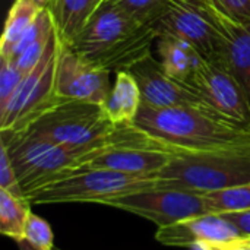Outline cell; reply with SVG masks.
<instances>
[{"mask_svg":"<svg viewBox=\"0 0 250 250\" xmlns=\"http://www.w3.org/2000/svg\"><path fill=\"white\" fill-rule=\"evenodd\" d=\"M133 125L179 152L250 154V127L230 122L209 108L141 105Z\"/></svg>","mask_w":250,"mask_h":250,"instance_id":"obj_1","label":"cell"},{"mask_svg":"<svg viewBox=\"0 0 250 250\" xmlns=\"http://www.w3.org/2000/svg\"><path fill=\"white\" fill-rule=\"evenodd\" d=\"M155 40L158 37L151 23L141 22L119 6L104 1L67 45L86 62L117 73L129 70L152 54Z\"/></svg>","mask_w":250,"mask_h":250,"instance_id":"obj_2","label":"cell"},{"mask_svg":"<svg viewBox=\"0 0 250 250\" xmlns=\"http://www.w3.org/2000/svg\"><path fill=\"white\" fill-rule=\"evenodd\" d=\"M0 142L7 149L23 195L70 174L105 149L63 146L31 130L0 132Z\"/></svg>","mask_w":250,"mask_h":250,"instance_id":"obj_3","label":"cell"},{"mask_svg":"<svg viewBox=\"0 0 250 250\" xmlns=\"http://www.w3.org/2000/svg\"><path fill=\"white\" fill-rule=\"evenodd\" d=\"M160 189L205 195L250 183V154L179 152L155 176Z\"/></svg>","mask_w":250,"mask_h":250,"instance_id":"obj_4","label":"cell"},{"mask_svg":"<svg viewBox=\"0 0 250 250\" xmlns=\"http://www.w3.org/2000/svg\"><path fill=\"white\" fill-rule=\"evenodd\" d=\"M116 127L103 105L59 98L26 130L69 148H110Z\"/></svg>","mask_w":250,"mask_h":250,"instance_id":"obj_5","label":"cell"},{"mask_svg":"<svg viewBox=\"0 0 250 250\" xmlns=\"http://www.w3.org/2000/svg\"><path fill=\"white\" fill-rule=\"evenodd\" d=\"M155 186L157 179L152 176L126 174L104 168H83L53 180L29 192L25 198L31 202V205H98L104 199Z\"/></svg>","mask_w":250,"mask_h":250,"instance_id":"obj_6","label":"cell"},{"mask_svg":"<svg viewBox=\"0 0 250 250\" xmlns=\"http://www.w3.org/2000/svg\"><path fill=\"white\" fill-rule=\"evenodd\" d=\"M59 47L60 38L54 32L44 57L25 75L7 105L0 110V132H25L59 100L56 95Z\"/></svg>","mask_w":250,"mask_h":250,"instance_id":"obj_7","label":"cell"},{"mask_svg":"<svg viewBox=\"0 0 250 250\" xmlns=\"http://www.w3.org/2000/svg\"><path fill=\"white\" fill-rule=\"evenodd\" d=\"M98 205L135 214L152 221L158 229L190 217L209 214L202 195L179 189L149 188L104 199Z\"/></svg>","mask_w":250,"mask_h":250,"instance_id":"obj_8","label":"cell"},{"mask_svg":"<svg viewBox=\"0 0 250 250\" xmlns=\"http://www.w3.org/2000/svg\"><path fill=\"white\" fill-rule=\"evenodd\" d=\"M158 38L177 37L190 42L207 60L218 51V26L208 0H168L152 22Z\"/></svg>","mask_w":250,"mask_h":250,"instance_id":"obj_9","label":"cell"},{"mask_svg":"<svg viewBox=\"0 0 250 250\" xmlns=\"http://www.w3.org/2000/svg\"><path fill=\"white\" fill-rule=\"evenodd\" d=\"M214 113L250 127V101L237 79L223 66L204 59L186 82Z\"/></svg>","mask_w":250,"mask_h":250,"instance_id":"obj_10","label":"cell"},{"mask_svg":"<svg viewBox=\"0 0 250 250\" xmlns=\"http://www.w3.org/2000/svg\"><path fill=\"white\" fill-rule=\"evenodd\" d=\"M110 73L82 59L60 40L56 63V95L59 98L103 105L113 86Z\"/></svg>","mask_w":250,"mask_h":250,"instance_id":"obj_11","label":"cell"},{"mask_svg":"<svg viewBox=\"0 0 250 250\" xmlns=\"http://www.w3.org/2000/svg\"><path fill=\"white\" fill-rule=\"evenodd\" d=\"M127 72H130L138 82L142 105L152 108L183 105L208 108L188 83H183L167 75L161 62L154 59L152 54L133 64Z\"/></svg>","mask_w":250,"mask_h":250,"instance_id":"obj_12","label":"cell"},{"mask_svg":"<svg viewBox=\"0 0 250 250\" xmlns=\"http://www.w3.org/2000/svg\"><path fill=\"white\" fill-rule=\"evenodd\" d=\"M211 7L218 26V51L212 62L237 79L250 101V22L234 21Z\"/></svg>","mask_w":250,"mask_h":250,"instance_id":"obj_13","label":"cell"},{"mask_svg":"<svg viewBox=\"0 0 250 250\" xmlns=\"http://www.w3.org/2000/svg\"><path fill=\"white\" fill-rule=\"evenodd\" d=\"M245 236L240 229L221 214H204L161 227L155 240L164 246L189 248L195 243L230 242Z\"/></svg>","mask_w":250,"mask_h":250,"instance_id":"obj_14","label":"cell"},{"mask_svg":"<svg viewBox=\"0 0 250 250\" xmlns=\"http://www.w3.org/2000/svg\"><path fill=\"white\" fill-rule=\"evenodd\" d=\"M177 154L179 152L146 146H110L76 170L104 168L126 174L155 177Z\"/></svg>","mask_w":250,"mask_h":250,"instance_id":"obj_15","label":"cell"},{"mask_svg":"<svg viewBox=\"0 0 250 250\" xmlns=\"http://www.w3.org/2000/svg\"><path fill=\"white\" fill-rule=\"evenodd\" d=\"M54 32L56 23L53 15L50 9H42L32 26L15 47L10 59L7 60L15 63L16 67L21 69L23 73H28L44 57Z\"/></svg>","mask_w":250,"mask_h":250,"instance_id":"obj_16","label":"cell"},{"mask_svg":"<svg viewBox=\"0 0 250 250\" xmlns=\"http://www.w3.org/2000/svg\"><path fill=\"white\" fill-rule=\"evenodd\" d=\"M141 105V89L133 75L127 70L117 72L111 91L103 104L107 117L116 125L133 123Z\"/></svg>","mask_w":250,"mask_h":250,"instance_id":"obj_17","label":"cell"},{"mask_svg":"<svg viewBox=\"0 0 250 250\" xmlns=\"http://www.w3.org/2000/svg\"><path fill=\"white\" fill-rule=\"evenodd\" d=\"M157 50L167 75L183 83L190 79L196 67L205 59L190 42L177 37L158 38Z\"/></svg>","mask_w":250,"mask_h":250,"instance_id":"obj_18","label":"cell"},{"mask_svg":"<svg viewBox=\"0 0 250 250\" xmlns=\"http://www.w3.org/2000/svg\"><path fill=\"white\" fill-rule=\"evenodd\" d=\"M105 0H54L48 7L62 42L70 44Z\"/></svg>","mask_w":250,"mask_h":250,"instance_id":"obj_19","label":"cell"},{"mask_svg":"<svg viewBox=\"0 0 250 250\" xmlns=\"http://www.w3.org/2000/svg\"><path fill=\"white\" fill-rule=\"evenodd\" d=\"M44 7L34 0H15L7 12L1 40H0V57L10 59L15 47L32 26L38 15Z\"/></svg>","mask_w":250,"mask_h":250,"instance_id":"obj_20","label":"cell"},{"mask_svg":"<svg viewBox=\"0 0 250 250\" xmlns=\"http://www.w3.org/2000/svg\"><path fill=\"white\" fill-rule=\"evenodd\" d=\"M31 215V202L0 189V233L16 243L23 240V230Z\"/></svg>","mask_w":250,"mask_h":250,"instance_id":"obj_21","label":"cell"},{"mask_svg":"<svg viewBox=\"0 0 250 250\" xmlns=\"http://www.w3.org/2000/svg\"><path fill=\"white\" fill-rule=\"evenodd\" d=\"M209 214L250 211V183L202 195Z\"/></svg>","mask_w":250,"mask_h":250,"instance_id":"obj_22","label":"cell"},{"mask_svg":"<svg viewBox=\"0 0 250 250\" xmlns=\"http://www.w3.org/2000/svg\"><path fill=\"white\" fill-rule=\"evenodd\" d=\"M105 1L119 6L133 18H136L138 21L151 25L168 3V0H105Z\"/></svg>","mask_w":250,"mask_h":250,"instance_id":"obj_23","label":"cell"},{"mask_svg":"<svg viewBox=\"0 0 250 250\" xmlns=\"http://www.w3.org/2000/svg\"><path fill=\"white\" fill-rule=\"evenodd\" d=\"M23 240L38 250H53L54 236L51 226L41 217L31 212L23 230Z\"/></svg>","mask_w":250,"mask_h":250,"instance_id":"obj_24","label":"cell"},{"mask_svg":"<svg viewBox=\"0 0 250 250\" xmlns=\"http://www.w3.org/2000/svg\"><path fill=\"white\" fill-rule=\"evenodd\" d=\"M25 75L26 73L18 69L15 63L0 57V110L7 105Z\"/></svg>","mask_w":250,"mask_h":250,"instance_id":"obj_25","label":"cell"},{"mask_svg":"<svg viewBox=\"0 0 250 250\" xmlns=\"http://www.w3.org/2000/svg\"><path fill=\"white\" fill-rule=\"evenodd\" d=\"M0 189H4L16 196H25L19 185L16 171L10 163L6 146L0 142Z\"/></svg>","mask_w":250,"mask_h":250,"instance_id":"obj_26","label":"cell"},{"mask_svg":"<svg viewBox=\"0 0 250 250\" xmlns=\"http://www.w3.org/2000/svg\"><path fill=\"white\" fill-rule=\"evenodd\" d=\"M208 3L234 21L250 22V0H208Z\"/></svg>","mask_w":250,"mask_h":250,"instance_id":"obj_27","label":"cell"},{"mask_svg":"<svg viewBox=\"0 0 250 250\" xmlns=\"http://www.w3.org/2000/svg\"><path fill=\"white\" fill-rule=\"evenodd\" d=\"M221 215H224L229 221H231L233 224H236L245 236H249L250 234V211H242V212H226V214H221Z\"/></svg>","mask_w":250,"mask_h":250,"instance_id":"obj_28","label":"cell"},{"mask_svg":"<svg viewBox=\"0 0 250 250\" xmlns=\"http://www.w3.org/2000/svg\"><path fill=\"white\" fill-rule=\"evenodd\" d=\"M207 250H249L248 248L242 246L240 243H237L236 240H230V242H218V243H204Z\"/></svg>","mask_w":250,"mask_h":250,"instance_id":"obj_29","label":"cell"},{"mask_svg":"<svg viewBox=\"0 0 250 250\" xmlns=\"http://www.w3.org/2000/svg\"><path fill=\"white\" fill-rule=\"evenodd\" d=\"M236 242H237V243H240L242 246H245V248H248V249L250 250V234L249 236H242V237L236 239Z\"/></svg>","mask_w":250,"mask_h":250,"instance_id":"obj_30","label":"cell"},{"mask_svg":"<svg viewBox=\"0 0 250 250\" xmlns=\"http://www.w3.org/2000/svg\"><path fill=\"white\" fill-rule=\"evenodd\" d=\"M18 245V248H19V250H38L35 249V248H32L28 242H25V240H22V242H19V243H16Z\"/></svg>","mask_w":250,"mask_h":250,"instance_id":"obj_31","label":"cell"},{"mask_svg":"<svg viewBox=\"0 0 250 250\" xmlns=\"http://www.w3.org/2000/svg\"><path fill=\"white\" fill-rule=\"evenodd\" d=\"M34 1H35L37 4H40L41 7H44V9H48V7L53 4V1H54V0H34Z\"/></svg>","mask_w":250,"mask_h":250,"instance_id":"obj_32","label":"cell"},{"mask_svg":"<svg viewBox=\"0 0 250 250\" xmlns=\"http://www.w3.org/2000/svg\"><path fill=\"white\" fill-rule=\"evenodd\" d=\"M188 249L189 250H207V248H205V245H204V243H195V245L189 246Z\"/></svg>","mask_w":250,"mask_h":250,"instance_id":"obj_33","label":"cell"},{"mask_svg":"<svg viewBox=\"0 0 250 250\" xmlns=\"http://www.w3.org/2000/svg\"><path fill=\"white\" fill-rule=\"evenodd\" d=\"M59 250H60V249H59Z\"/></svg>","mask_w":250,"mask_h":250,"instance_id":"obj_34","label":"cell"}]
</instances>
